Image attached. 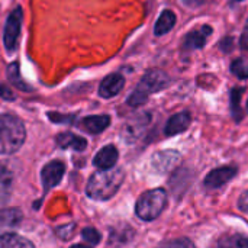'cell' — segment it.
<instances>
[{"label": "cell", "mask_w": 248, "mask_h": 248, "mask_svg": "<svg viewBox=\"0 0 248 248\" xmlns=\"http://www.w3.org/2000/svg\"><path fill=\"white\" fill-rule=\"evenodd\" d=\"M110 124V118L108 115H94L87 116L81 121V128L89 134H100L103 132Z\"/></svg>", "instance_id": "4fadbf2b"}, {"label": "cell", "mask_w": 248, "mask_h": 248, "mask_svg": "<svg viewBox=\"0 0 248 248\" xmlns=\"http://www.w3.org/2000/svg\"><path fill=\"white\" fill-rule=\"evenodd\" d=\"M182 1L189 7H198L203 3V0H182Z\"/></svg>", "instance_id": "f1b7e54d"}, {"label": "cell", "mask_w": 248, "mask_h": 248, "mask_svg": "<svg viewBox=\"0 0 248 248\" xmlns=\"http://www.w3.org/2000/svg\"><path fill=\"white\" fill-rule=\"evenodd\" d=\"M20 221V214L17 209L4 211L0 214V227H15Z\"/></svg>", "instance_id": "44dd1931"}, {"label": "cell", "mask_w": 248, "mask_h": 248, "mask_svg": "<svg viewBox=\"0 0 248 248\" xmlns=\"http://www.w3.org/2000/svg\"><path fill=\"white\" fill-rule=\"evenodd\" d=\"M71 248H92V247H87V246H83V244H76V246H73Z\"/></svg>", "instance_id": "f546056e"}, {"label": "cell", "mask_w": 248, "mask_h": 248, "mask_svg": "<svg viewBox=\"0 0 248 248\" xmlns=\"http://www.w3.org/2000/svg\"><path fill=\"white\" fill-rule=\"evenodd\" d=\"M57 142L61 148H70V150H76V151H83L87 145L86 140L78 137V135H74L71 132H64V134H60L57 137Z\"/></svg>", "instance_id": "9a60e30c"}, {"label": "cell", "mask_w": 248, "mask_h": 248, "mask_svg": "<svg viewBox=\"0 0 248 248\" xmlns=\"http://www.w3.org/2000/svg\"><path fill=\"white\" fill-rule=\"evenodd\" d=\"M7 76H9V80H10V83L12 84H15L17 89H20V90H26V92H29L31 90V87L20 78V76H19V68H17V64L16 62H13V64H10L9 65V70H7Z\"/></svg>", "instance_id": "ffe728a7"}, {"label": "cell", "mask_w": 248, "mask_h": 248, "mask_svg": "<svg viewBox=\"0 0 248 248\" xmlns=\"http://www.w3.org/2000/svg\"><path fill=\"white\" fill-rule=\"evenodd\" d=\"M238 208H240V211L248 214V190L241 193V196L238 199Z\"/></svg>", "instance_id": "d4e9b609"}, {"label": "cell", "mask_w": 248, "mask_h": 248, "mask_svg": "<svg viewBox=\"0 0 248 248\" xmlns=\"http://www.w3.org/2000/svg\"><path fill=\"white\" fill-rule=\"evenodd\" d=\"M167 206V192L161 187L151 189L140 196L135 214L142 221H154Z\"/></svg>", "instance_id": "277c9868"}, {"label": "cell", "mask_w": 248, "mask_h": 248, "mask_svg": "<svg viewBox=\"0 0 248 248\" xmlns=\"http://www.w3.org/2000/svg\"><path fill=\"white\" fill-rule=\"evenodd\" d=\"M214 248H248V238L243 235H224Z\"/></svg>", "instance_id": "ac0fdd59"}, {"label": "cell", "mask_w": 248, "mask_h": 248, "mask_svg": "<svg viewBox=\"0 0 248 248\" xmlns=\"http://www.w3.org/2000/svg\"><path fill=\"white\" fill-rule=\"evenodd\" d=\"M81 235H83V238H84L87 243H90L92 246H96V244L100 243V234H99V231H96L94 228H84L83 232H81Z\"/></svg>", "instance_id": "cb8c5ba5"}, {"label": "cell", "mask_w": 248, "mask_h": 248, "mask_svg": "<svg viewBox=\"0 0 248 248\" xmlns=\"http://www.w3.org/2000/svg\"><path fill=\"white\" fill-rule=\"evenodd\" d=\"M247 112H248V102H247Z\"/></svg>", "instance_id": "4dcf8cb0"}, {"label": "cell", "mask_w": 248, "mask_h": 248, "mask_svg": "<svg viewBox=\"0 0 248 248\" xmlns=\"http://www.w3.org/2000/svg\"><path fill=\"white\" fill-rule=\"evenodd\" d=\"M12 182H13L12 171L4 164H0V206L6 203L10 196Z\"/></svg>", "instance_id": "2e32d148"}, {"label": "cell", "mask_w": 248, "mask_h": 248, "mask_svg": "<svg viewBox=\"0 0 248 248\" xmlns=\"http://www.w3.org/2000/svg\"><path fill=\"white\" fill-rule=\"evenodd\" d=\"M157 248H195V246L187 238H177V240L166 241V243L160 244Z\"/></svg>", "instance_id": "603a6c76"}, {"label": "cell", "mask_w": 248, "mask_h": 248, "mask_svg": "<svg viewBox=\"0 0 248 248\" xmlns=\"http://www.w3.org/2000/svg\"><path fill=\"white\" fill-rule=\"evenodd\" d=\"M243 92H244L243 87H237V89L231 90V110H232L234 119L237 122H240L241 118H243V113H241V109H240V102H241Z\"/></svg>", "instance_id": "d6986e66"}, {"label": "cell", "mask_w": 248, "mask_h": 248, "mask_svg": "<svg viewBox=\"0 0 248 248\" xmlns=\"http://www.w3.org/2000/svg\"><path fill=\"white\" fill-rule=\"evenodd\" d=\"M169 83H170V78L164 71L150 70L144 74V77L141 78L135 90L128 96L126 103L132 108H138L144 105L153 93H157L163 90L164 87H167Z\"/></svg>", "instance_id": "3957f363"}, {"label": "cell", "mask_w": 248, "mask_h": 248, "mask_svg": "<svg viewBox=\"0 0 248 248\" xmlns=\"http://www.w3.org/2000/svg\"><path fill=\"white\" fill-rule=\"evenodd\" d=\"M232 46H234L232 38H225V39H222V41L219 42V48H221L222 51H225V52H230V51L232 49Z\"/></svg>", "instance_id": "484cf974"}, {"label": "cell", "mask_w": 248, "mask_h": 248, "mask_svg": "<svg viewBox=\"0 0 248 248\" xmlns=\"http://www.w3.org/2000/svg\"><path fill=\"white\" fill-rule=\"evenodd\" d=\"M231 73L238 78H248V62L243 58L235 60L231 64Z\"/></svg>", "instance_id": "7402d4cb"}, {"label": "cell", "mask_w": 248, "mask_h": 248, "mask_svg": "<svg viewBox=\"0 0 248 248\" xmlns=\"http://www.w3.org/2000/svg\"><path fill=\"white\" fill-rule=\"evenodd\" d=\"M124 171L121 169L100 170L94 173L87 183V196L94 201H108L116 195L124 183Z\"/></svg>", "instance_id": "6da1fadb"}, {"label": "cell", "mask_w": 248, "mask_h": 248, "mask_svg": "<svg viewBox=\"0 0 248 248\" xmlns=\"http://www.w3.org/2000/svg\"><path fill=\"white\" fill-rule=\"evenodd\" d=\"M0 248H35V246L17 234H4L0 237Z\"/></svg>", "instance_id": "e0dca14e"}, {"label": "cell", "mask_w": 248, "mask_h": 248, "mask_svg": "<svg viewBox=\"0 0 248 248\" xmlns=\"http://www.w3.org/2000/svg\"><path fill=\"white\" fill-rule=\"evenodd\" d=\"M174 25H176V15H174V12L166 9V10L161 12L160 17H158L157 22H155L154 33H155L157 36H163V35H166L167 32H170V31L174 28Z\"/></svg>", "instance_id": "5bb4252c"}, {"label": "cell", "mask_w": 248, "mask_h": 248, "mask_svg": "<svg viewBox=\"0 0 248 248\" xmlns=\"http://www.w3.org/2000/svg\"><path fill=\"white\" fill-rule=\"evenodd\" d=\"M125 84V78L121 74H109L108 77L103 78V81L99 86V94L105 99H110L116 96Z\"/></svg>", "instance_id": "30bf717a"}, {"label": "cell", "mask_w": 248, "mask_h": 248, "mask_svg": "<svg viewBox=\"0 0 248 248\" xmlns=\"http://www.w3.org/2000/svg\"><path fill=\"white\" fill-rule=\"evenodd\" d=\"M64 171H65V167L61 161H51L48 163L46 166H44L42 171H41V177H42V185H44V189L45 190H49L52 189L54 186H57L62 176H64Z\"/></svg>", "instance_id": "ba28073f"}, {"label": "cell", "mask_w": 248, "mask_h": 248, "mask_svg": "<svg viewBox=\"0 0 248 248\" xmlns=\"http://www.w3.org/2000/svg\"><path fill=\"white\" fill-rule=\"evenodd\" d=\"M118 150L115 145H106L103 147L93 158V164L100 170H110L115 167L118 161Z\"/></svg>", "instance_id": "7c38bea8"}, {"label": "cell", "mask_w": 248, "mask_h": 248, "mask_svg": "<svg viewBox=\"0 0 248 248\" xmlns=\"http://www.w3.org/2000/svg\"><path fill=\"white\" fill-rule=\"evenodd\" d=\"M26 131L22 121L9 113L0 115V153L13 154L25 142Z\"/></svg>", "instance_id": "7a4b0ae2"}, {"label": "cell", "mask_w": 248, "mask_h": 248, "mask_svg": "<svg viewBox=\"0 0 248 248\" xmlns=\"http://www.w3.org/2000/svg\"><path fill=\"white\" fill-rule=\"evenodd\" d=\"M240 44H241L243 49H248V22H247V25H246V28H244L243 35H241V41H240Z\"/></svg>", "instance_id": "4316f807"}, {"label": "cell", "mask_w": 248, "mask_h": 248, "mask_svg": "<svg viewBox=\"0 0 248 248\" xmlns=\"http://www.w3.org/2000/svg\"><path fill=\"white\" fill-rule=\"evenodd\" d=\"M238 1H241V0H238Z\"/></svg>", "instance_id": "1f68e13d"}, {"label": "cell", "mask_w": 248, "mask_h": 248, "mask_svg": "<svg viewBox=\"0 0 248 248\" xmlns=\"http://www.w3.org/2000/svg\"><path fill=\"white\" fill-rule=\"evenodd\" d=\"M22 17H23V12L22 7H16L7 17L6 26H4V46L7 51H13L17 45V39H19V33H20V25H22Z\"/></svg>", "instance_id": "5b68a950"}, {"label": "cell", "mask_w": 248, "mask_h": 248, "mask_svg": "<svg viewBox=\"0 0 248 248\" xmlns=\"http://www.w3.org/2000/svg\"><path fill=\"white\" fill-rule=\"evenodd\" d=\"M0 96L4 97V99H7V100H9V99H10V100L13 99V94H12L6 87H3V86H0Z\"/></svg>", "instance_id": "83f0119b"}, {"label": "cell", "mask_w": 248, "mask_h": 248, "mask_svg": "<svg viewBox=\"0 0 248 248\" xmlns=\"http://www.w3.org/2000/svg\"><path fill=\"white\" fill-rule=\"evenodd\" d=\"M238 170L235 167L231 166H225V167H219L212 170L206 177H205V186L208 189H218L222 187L224 185L230 183L235 176H237Z\"/></svg>", "instance_id": "8992f818"}, {"label": "cell", "mask_w": 248, "mask_h": 248, "mask_svg": "<svg viewBox=\"0 0 248 248\" xmlns=\"http://www.w3.org/2000/svg\"><path fill=\"white\" fill-rule=\"evenodd\" d=\"M180 163V153L174 150H164L158 151L153 155L151 164L158 173H167L173 170Z\"/></svg>", "instance_id": "52a82bcc"}, {"label": "cell", "mask_w": 248, "mask_h": 248, "mask_svg": "<svg viewBox=\"0 0 248 248\" xmlns=\"http://www.w3.org/2000/svg\"><path fill=\"white\" fill-rule=\"evenodd\" d=\"M212 33V28L209 25H205L199 29H195L192 32H189L185 38V42H183V46L185 49H199V48H203L208 38L211 36Z\"/></svg>", "instance_id": "8fae6325"}, {"label": "cell", "mask_w": 248, "mask_h": 248, "mask_svg": "<svg viewBox=\"0 0 248 248\" xmlns=\"http://www.w3.org/2000/svg\"><path fill=\"white\" fill-rule=\"evenodd\" d=\"M190 122H192V115L187 110L179 112L169 118L164 128V134L167 137H174L177 134H182L190 126Z\"/></svg>", "instance_id": "9c48e42d"}]
</instances>
